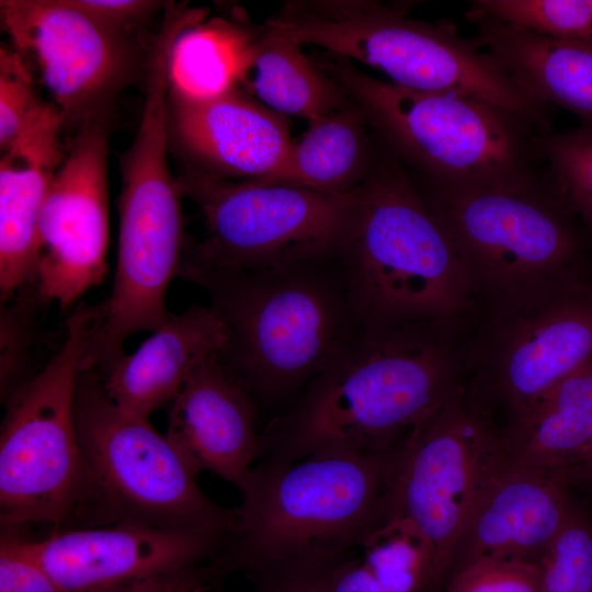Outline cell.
Segmentation results:
<instances>
[{"label":"cell","instance_id":"1","mask_svg":"<svg viewBox=\"0 0 592 592\" xmlns=\"http://www.w3.org/2000/svg\"><path fill=\"white\" fill-rule=\"evenodd\" d=\"M456 328H360L261 436L262 462L349 449L388 453L466 383Z\"/></svg>","mask_w":592,"mask_h":592},{"label":"cell","instance_id":"2","mask_svg":"<svg viewBox=\"0 0 592 592\" xmlns=\"http://www.w3.org/2000/svg\"><path fill=\"white\" fill-rule=\"evenodd\" d=\"M380 145L337 258L355 320L457 329L476 312L466 266L422 184Z\"/></svg>","mask_w":592,"mask_h":592},{"label":"cell","instance_id":"3","mask_svg":"<svg viewBox=\"0 0 592 592\" xmlns=\"http://www.w3.org/2000/svg\"><path fill=\"white\" fill-rule=\"evenodd\" d=\"M333 261L253 272L182 261L180 275L206 289L227 328L220 361L253 401L303 390L358 331Z\"/></svg>","mask_w":592,"mask_h":592},{"label":"cell","instance_id":"4","mask_svg":"<svg viewBox=\"0 0 592 592\" xmlns=\"http://www.w3.org/2000/svg\"><path fill=\"white\" fill-rule=\"evenodd\" d=\"M394 454L333 449L288 464L261 462L215 571L257 573L354 556L386 522Z\"/></svg>","mask_w":592,"mask_h":592},{"label":"cell","instance_id":"5","mask_svg":"<svg viewBox=\"0 0 592 592\" xmlns=\"http://www.w3.org/2000/svg\"><path fill=\"white\" fill-rule=\"evenodd\" d=\"M315 58L377 139L433 192L512 187L539 179V132L487 101L408 89L326 53Z\"/></svg>","mask_w":592,"mask_h":592},{"label":"cell","instance_id":"6","mask_svg":"<svg viewBox=\"0 0 592 592\" xmlns=\"http://www.w3.org/2000/svg\"><path fill=\"white\" fill-rule=\"evenodd\" d=\"M408 5L369 0H293L264 25L300 45L357 61L418 91L477 98L548 130V107L531 99L454 24L410 18Z\"/></svg>","mask_w":592,"mask_h":592},{"label":"cell","instance_id":"7","mask_svg":"<svg viewBox=\"0 0 592 592\" xmlns=\"http://www.w3.org/2000/svg\"><path fill=\"white\" fill-rule=\"evenodd\" d=\"M168 56L147 64L146 98L135 137L121 157L122 192L115 276L100 316L90 356L104 373L133 334L153 331L171 312L167 293L185 251L183 196L168 161Z\"/></svg>","mask_w":592,"mask_h":592},{"label":"cell","instance_id":"8","mask_svg":"<svg viewBox=\"0 0 592 592\" xmlns=\"http://www.w3.org/2000/svg\"><path fill=\"white\" fill-rule=\"evenodd\" d=\"M80 475L62 527L144 525L189 528L227 536L236 532L237 509L209 499L197 473L149 419L119 409L100 376L83 369L76 389Z\"/></svg>","mask_w":592,"mask_h":592},{"label":"cell","instance_id":"9","mask_svg":"<svg viewBox=\"0 0 592 592\" xmlns=\"http://www.w3.org/2000/svg\"><path fill=\"white\" fill-rule=\"evenodd\" d=\"M508 465L503 429L467 380L396 447L385 523L421 543L431 565V592L445 582L476 504Z\"/></svg>","mask_w":592,"mask_h":592},{"label":"cell","instance_id":"10","mask_svg":"<svg viewBox=\"0 0 592 592\" xmlns=\"http://www.w3.org/2000/svg\"><path fill=\"white\" fill-rule=\"evenodd\" d=\"M99 306H76L49 362L7 396L0 432V519L5 528L65 526L77 493L76 389L88 367Z\"/></svg>","mask_w":592,"mask_h":592},{"label":"cell","instance_id":"11","mask_svg":"<svg viewBox=\"0 0 592 592\" xmlns=\"http://www.w3.org/2000/svg\"><path fill=\"white\" fill-rule=\"evenodd\" d=\"M179 183L200 208L205 236L183 260L253 272L335 260L350 225L354 191L323 192L257 180L229 181L203 171Z\"/></svg>","mask_w":592,"mask_h":592},{"label":"cell","instance_id":"12","mask_svg":"<svg viewBox=\"0 0 592 592\" xmlns=\"http://www.w3.org/2000/svg\"><path fill=\"white\" fill-rule=\"evenodd\" d=\"M462 345L467 383L515 418L592 363V286L569 272L487 306Z\"/></svg>","mask_w":592,"mask_h":592},{"label":"cell","instance_id":"13","mask_svg":"<svg viewBox=\"0 0 592 592\" xmlns=\"http://www.w3.org/2000/svg\"><path fill=\"white\" fill-rule=\"evenodd\" d=\"M423 189L476 297L487 306L573 271L580 238L573 213L550 181L459 192Z\"/></svg>","mask_w":592,"mask_h":592},{"label":"cell","instance_id":"14","mask_svg":"<svg viewBox=\"0 0 592 592\" xmlns=\"http://www.w3.org/2000/svg\"><path fill=\"white\" fill-rule=\"evenodd\" d=\"M0 14L12 48L36 67L65 125L107 114L136 67L129 34L69 0H1Z\"/></svg>","mask_w":592,"mask_h":592},{"label":"cell","instance_id":"15","mask_svg":"<svg viewBox=\"0 0 592 592\" xmlns=\"http://www.w3.org/2000/svg\"><path fill=\"white\" fill-rule=\"evenodd\" d=\"M107 114L77 133L56 170L41 214L34 287L38 300L69 308L106 273Z\"/></svg>","mask_w":592,"mask_h":592},{"label":"cell","instance_id":"16","mask_svg":"<svg viewBox=\"0 0 592 592\" xmlns=\"http://www.w3.org/2000/svg\"><path fill=\"white\" fill-rule=\"evenodd\" d=\"M9 536L66 592H91L198 566L216 559L228 539L198 530L129 524L57 527L35 539Z\"/></svg>","mask_w":592,"mask_h":592},{"label":"cell","instance_id":"17","mask_svg":"<svg viewBox=\"0 0 592 592\" xmlns=\"http://www.w3.org/2000/svg\"><path fill=\"white\" fill-rule=\"evenodd\" d=\"M166 436L200 474L247 487L261 453L254 401L215 355L198 366L169 405Z\"/></svg>","mask_w":592,"mask_h":592},{"label":"cell","instance_id":"18","mask_svg":"<svg viewBox=\"0 0 592 592\" xmlns=\"http://www.w3.org/2000/svg\"><path fill=\"white\" fill-rule=\"evenodd\" d=\"M553 471L508 467L476 504L453 550L448 578L483 559L538 562L576 510Z\"/></svg>","mask_w":592,"mask_h":592},{"label":"cell","instance_id":"19","mask_svg":"<svg viewBox=\"0 0 592 592\" xmlns=\"http://www.w3.org/2000/svg\"><path fill=\"white\" fill-rule=\"evenodd\" d=\"M169 102V138L219 177L261 180L280 170L293 140L285 116L240 88L200 103Z\"/></svg>","mask_w":592,"mask_h":592},{"label":"cell","instance_id":"20","mask_svg":"<svg viewBox=\"0 0 592 592\" xmlns=\"http://www.w3.org/2000/svg\"><path fill=\"white\" fill-rule=\"evenodd\" d=\"M61 113L49 103L41 117L0 160V291L11 299L34 285L39 255V221L53 177L66 151Z\"/></svg>","mask_w":592,"mask_h":592},{"label":"cell","instance_id":"21","mask_svg":"<svg viewBox=\"0 0 592 592\" xmlns=\"http://www.w3.org/2000/svg\"><path fill=\"white\" fill-rule=\"evenodd\" d=\"M227 339V328L210 306L170 314L137 350L103 373L102 387L119 409L149 419L170 405L198 366L220 354Z\"/></svg>","mask_w":592,"mask_h":592},{"label":"cell","instance_id":"22","mask_svg":"<svg viewBox=\"0 0 592 592\" xmlns=\"http://www.w3.org/2000/svg\"><path fill=\"white\" fill-rule=\"evenodd\" d=\"M476 42L534 101L592 123V37L555 38L479 21Z\"/></svg>","mask_w":592,"mask_h":592},{"label":"cell","instance_id":"23","mask_svg":"<svg viewBox=\"0 0 592 592\" xmlns=\"http://www.w3.org/2000/svg\"><path fill=\"white\" fill-rule=\"evenodd\" d=\"M503 432L510 467L562 471L592 440V363L509 420Z\"/></svg>","mask_w":592,"mask_h":592},{"label":"cell","instance_id":"24","mask_svg":"<svg viewBox=\"0 0 592 592\" xmlns=\"http://www.w3.org/2000/svg\"><path fill=\"white\" fill-rule=\"evenodd\" d=\"M303 45L266 26L254 32L239 88L270 110L309 123L349 103L341 87L301 49Z\"/></svg>","mask_w":592,"mask_h":592},{"label":"cell","instance_id":"25","mask_svg":"<svg viewBox=\"0 0 592 592\" xmlns=\"http://www.w3.org/2000/svg\"><path fill=\"white\" fill-rule=\"evenodd\" d=\"M365 115L352 102L309 123L293 141L285 162L263 183L291 184L323 192L354 191L369 174L378 151Z\"/></svg>","mask_w":592,"mask_h":592},{"label":"cell","instance_id":"26","mask_svg":"<svg viewBox=\"0 0 592 592\" xmlns=\"http://www.w3.org/2000/svg\"><path fill=\"white\" fill-rule=\"evenodd\" d=\"M253 34L252 30L217 18L182 29L168 56L169 101L200 103L239 88Z\"/></svg>","mask_w":592,"mask_h":592},{"label":"cell","instance_id":"27","mask_svg":"<svg viewBox=\"0 0 592 592\" xmlns=\"http://www.w3.org/2000/svg\"><path fill=\"white\" fill-rule=\"evenodd\" d=\"M466 16L471 22H499L547 37H592V0H476Z\"/></svg>","mask_w":592,"mask_h":592},{"label":"cell","instance_id":"28","mask_svg":"<svg viewBox=\"0 0 592 592\" xmlns=\"http://www.w3.org/2000/svg\"><path fill=\"white\" fill-rule=\"evenodd\" d=\"M537 147L556 192L592 227V125L559 134L542 132Z\"/></svg>","mask_w":592,"mask_h":592},{"label":"cell","instance_id":"29","mask_svg":"<svg viewBox=\"0 0 592 592\" xmlns=\"http://www.w3.org/2000/svg\"><path fill=\"white\" fill-rule=\"evenodd\" d=\"M362 549L363 562L386 592H431L430 560L410 533L385 523Z\"/></svg>","mask_w":592,"mask_h":592},{"label":"cell","instance_id":"30","mask_svg":"<svg viewBox=\"0 0 592 592\" xmlns=\"http://www.w3.org/2000/svg\"><path fill=\"white\" fill-rule=\"evenodd\" d=\"M538 563L542 592H592V526L577 510Z\"/></svg>","mask_w":592,"mask_h":592},{"label":"cell","instance_id":"31","mask_svg":"<svg viewBox=\"0 0 592 592\" xmlns=\"http://www.w3.org/2000/svg\"><path fill=\"white\" fill-rule=\"evenodd\" d=\"M31 68L13 48L0 49V148L8 150L45 112Z\"/></svg>","mask_w":592,"mask_h":592},{"label":"cell","instance_id":"32","mask_svg":"<svg viewBox=\"0 0 592 592\" xmlns=\"http://www.w3.org/2000/svg\"><path fill=\"white\" fill-rule=\"evenodd\" d=\"M445 592H542L538 562L483 559L453 573Z\"/></svg>","mask_w":592,"mask_h":592},{"label":"cell","instance_id":"33","mask_svg":"<svg viewBox=\"0 0 592 592\" xmlns=\"http://www.w3.org/2000/svg\"><path fill=\"white\" fill-rule=\"evenodd\" d=\"M13 296L11 305L1 310V391L5 397L22 368L29 350L31 330V296Z\"/></svg>","mask_w":592,"mask_h":592},{"label":"cell","instance_id":"34","mask_svg":"<svg viewBox=\"0 0 592 592\" xmlns=\"http://www.w3.org/2000/svg\"><path fill=\"white\" fill-rule=\"evenodd\" d=\"M0 592H66L9 535L0 544Z\"/></svg>","mask_w":592,"mask_h":592},{"label":"cell","instance_id":"35","mask_svg":"<svg viewBox=\"0 0 592 592\" xmlns=\"http://www.w3.org/2000/svg\"><path fill=\"white\" fill-rule=\"evenodd\" d=\"M341 561H298L267 568L255 573L258 592H326L329 576Z\"/></svg>","mask_w":592,"mask_h":592},{"label":"cell","instance_id":"36","mask_svg":"<svg viewBox=\"0 0 592 592\" xmlns=\"http://www.w3.org/2000/svg\"><path fill=\"white\" fill-rule=\"evenodd\" d=\"M69 1L99 23L127 34L163 5L160 1L149 0Z\"/></svg>","mask_w":592,"mask_h":592},{"label":"cell","instance_id":"37","mask_svg":"<svg viewBox=\"0 0 592 592\" xmlns=\"http://www.w3.org/2000/svg\"><path fill=\"white\" fill-rule=\"evenodd\" d=\"M213 573L212 565H198L91 592H198Z\"/></svg>","mask_w":592,"mask_h":592},{"label":"cell","instance_id":"38","mask_svg":"<svg viewBox=\"0 0 592 592\" xmlns=\"http://www.w3.org/2000/svg\"><path fill=\"white\" fill-rule=\"evenodd\" d=\"M326 592H386L363 560L354 556L338 563L331 571Z\"/></svg>","mask_w":592,"mask_h":592},{"label":"cell","instance_id":"39","mask_svg":"<svg viewBox=\"0 0 592 592\" xmlns=\"http://www.w3.org/2000/svg\"><path fill=\"white\" fill-rule=\"evenodd\" d=\"M559 475L569 483L571 481L592 483V440L584 451Z\"/></svg>","mask_w":592,"mask_h":592}]
</instances>
